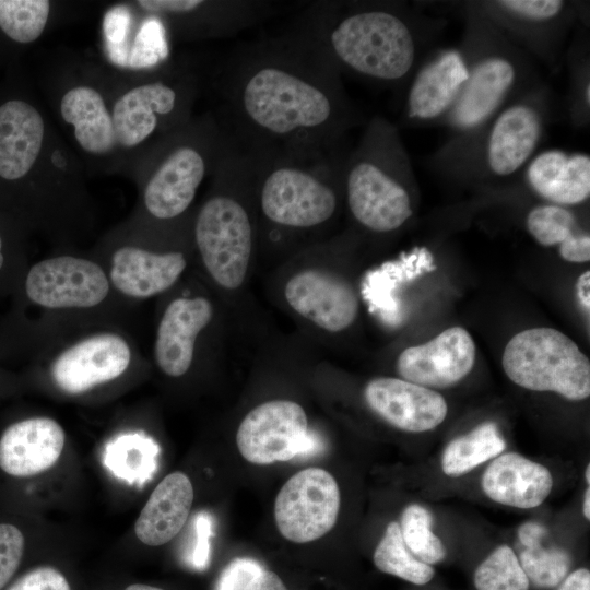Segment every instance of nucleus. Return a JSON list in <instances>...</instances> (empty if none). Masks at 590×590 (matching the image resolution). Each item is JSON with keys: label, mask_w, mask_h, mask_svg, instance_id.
I'll return each instance as SVG.
<instances>
[{"label": "nucleus", "mask_w": 590, "mask_h": 590, "mask_svg": "<svg viewBox=\"0 0 590 590\" xmlns=\"http://www.w3.org/2000/svg\"><path fill=\"white\" fill-rule=\"evenodd\" d=\"M333 64L310 39L253 48L232 71V111L257 153L316 155L344 114Z\"/></svg>", "instance_id": "nucleus-1"}, {"label": "nucleus", "mask_w": 590, "mask_h": 590, "mask_svg": "<svg viewBox=\"0 0 590 590\" xmlns=\"http://www.w3.org/2000/svg\"><path fill=\"white\" fill-rule=\"evenodd\" d=\"M310 40L332 64L379 82L401 80L415 60L409 25L385 9L346 13L321 27Z\"/></svg>", "instance_id": "nucleus-2"}, {"label": "nucleus", "mask_w": 590, "mask_h": 590, "mask_svg": "<svg viewBox=\"0 0 590 590\" xmlns=\"http://www.w3.org/2000/svg\"><path fill=\"white\" fill-rule=\"evenodd\" d=\"M319 155L270 154L258 157L263 172L260 185V206L272 223L291 228H309L332 217L338 198L334 189L321 176L327 167Z\"/></svg>", "instance_id": "nucleus-3"}, {"label": "nucleus", "mask_w": 590, "mask_h": 590, "mask_svg": "<svg viewBox=\"0 0 590 590\" xmlns=\"http://www.w3.org/2000/svg\"><path fill=\"white\" fill-rule=\"evenodd\" d=\"M503 368L516 385L556 392L573 401L590 396V362L578 345L553 328H531L514 335Z\"/></svg>", "instance_id": "nucleus-4"}, {"label": "nucleus", "mask_w": 590, "mask_h": 590, "mask_svg": "<svg viewBox=\"0 0 590 590\" xmlns=\"http://www.w3.org/2000/svg\"><path fill=\"white\" fill-rule=\"evenodd\" d=\"M194 236L202 261L214 281L227 290L246 276L252 247V226L244 204L233 196L217 194L201 208Z\"/></svg>", "instance_id": "nucleus-5"}, {"label": "nucleus", "mask_w": 590, "mask_h": 590, "mask_svg": "<svg viewBox=\"0 0 590 590\" xmlns=\"http://www.w3.org/2000/svg\"><path fill=\"white\" fill-rule=\"evenodd\" d=\"M237 448L248 462L259 465L322 451L321 439L308 430L304 409L290 400H273L252 409L236 434Z\"/></svg>", "instance_id": "nucleus-6"}, {"label": "nucleus", "mask_w": 590, "mask_h": 590, "mask_svg": "<svg viewBox=\"0 0 590 590\" xmlns=\"http://www.w3.org/2000/svg\"><path fill=\"white\" fill-rule=\"evenodd\" d=\"M345 190L354 219L369 231L392 232L412 215L411 197L393 167L369 148L346 167Z\"/></svg>", "instance_id": "nucleus-7"}, {"label": "nucleus", "mask_w": 590, "mask_h": 590, "mask_svg": "<svg viewBox=\"0 0 590 590\" xmlns=\"http://www.w3.org/2000/svg\"><path fill=\"white\" fill-rule=\"evenodd\" d=\"M340 510L335 479L320 468H307L290 477L274 503L280 533L294 543H308L327 534Z\"/></svg>", "instance_id": "nucleus-8"}, {"label": "nucleus", "mask_w": 590, "mask_h": 590, "mask_svg": "<svg viewBox=\"0 0 590 590\" xmlns=\"http://www.w3.org/2000/svg\"><path fill=\"white\" fill-rule=\"evenodd\" d=\"M108 291V279L98 264L70 256L39 261L25 280L27 297L46 308L93 307Z\"/></svg>", "instance_id": "nucleus-9"}, {"label": "nucleus", "mask_w": 590, "mask_h": 590, "mask_svg": "<svg viewBox=\"0 0 590 590\" xmlns=\"http://www.w3.org/2000/svg\"><path fill=\"white\" fill-rule=\"evenodd\" d=\"M475 344L461 327L444 330L433 340L410 346L397 359L402 379L426 387L446 388L462 380L473 368Z\"/></svg>", "instance_id": "nucleus-10"}, {"label": "nucleus", "mask_w": 590, "mask_h": 590, "mask_svg": "<svg viewBox=\"0 0 590 590\" xmlns=\"http://www.w3.org/2000/svg\"><path fill=\"white\" fill-rule=\"evenodd\" d=\"M287 304L317 327L339 332L349 328L358 312V298L343 278L320 269H308L286 283Z\"/></svg>", "instance_id": "nucleus-11"}, {"label": "nucleus", "mask_w": 590, "mask_h": 590, "mask_svg": "<svg viewBox=\"0 0 590 590\" xmlns=\"http://www.w3.org/2000/svg\"><path fill=\"white\" fill-rule=\"evenodd\" d=\"M130 359V347L120 335L99 333L63 351L51 366V376L59 389L79 394L118 378Z\"/></svg>", "instance_id": "nucleus-12"}, {"label": "nucleus", "mask_w": 590, "mask_h": 590, "mask_svg": "<svg viewBox=\"0 0 590 590\" xmlns=\"http://www.w3.org/2000/svg\"><path fill=\"white\" fill-rule=\"evenodd\" d=\"M364 397L377 415L405 432L434 429L444 422L448 412L440 393L402 378H375L366 385Z\"/></svg>", "instance_id": "nucleus-13"}, {"label": "nucleus", "mask_w": 590, "mask_h": 590, "mask_svg": "<svg viewBox=\"0 0 590 590\" xmlns=\"http://www.w3.org/2000/svg\"><path fill=\"white\" fill-rule=\"evenodd\" d=\"M64 432L48 417H32L11 424L0 437V469L15 477L49 470L64 447Z\"/></svg>", "instance_id": "nucleus-14"}, {"label": "nucleus", "mask_w": 590, "mask_h": 590, "mask_svg": "<svg viewBox=\"0 0 590 590\" xmlns=\"http://www.w3.org/2000/svg\"><path fill=\"white\" fill-rule=\"evenodd\" d=\"M213 307L204 297L177 298L164 311L160 321L154 355L161 370L180 377L191 366L194 342L211 321Z\"/></svg>", "instance_id": "nucleus-15"}, {"label": "nucleus", "mask_w": 590, "mask_h": 590, "mask_svg": "<svg viewBox=\"0 0 590 590\" xmlns=\"http://www.w3.org/2000/svg\"><path fill=\"white\" fill-rule=\"evenodd\" d=\"M205 173V158L197 149L182 145L174 150L146 185L148 211L161 220L180 215L193 201Z\"/></svg>", "instance_id": "nucleus-16"}, {"label": "nucleus", "mask_w": 590, "mask_h": 590, "mask_svg": "<svg viewBox=\"0 0 590 590\" xmlns=\"http://www.w3.org/2000/svg\"><path fill=\"white\" fill-rule=\"evenodd\" d=\"M538 111L528 104H515L495 119L486 144V164L491 172L506 177L518 172L531 158L541 138Z\"/></svg>", "instance_id": "nucleus-17"}, {"label": "nucleus", "mask_w": 590, "mask_h": 590, "mask_svg": "<svg viewBox=\"0 0 590 590\" xmlns=\"http://www.w3.org/2000/svg\"><path fill=\"white\" fill-rule=\"evenodd\" d=\"M516 75L515 64L503 56H487L475 63L451 107L455 126L471 129L486 120L507 96Z\"/></svg>", "instance_id": "nucleus-18"}, {"label": "nucleus", "mask_w": 590, "mask_h": 590, "mask_svg": "<svg viewBox=\"0 0 590 590\" xmlns=\"http://www.w3.org/2000/svg\"><path fill=\"white\" fill-rule=\"evenodd\" d=\"M552 487L547 468L516 452L497 456L482 476V488L488 498L521 509L541 505Z\"/></svg>", "instance_id": "nucleus-19"}, {"label": "nucleus", "mask_w": 590, "mask_h": 590, "mask_svg": "<svg viewBox=\"0 0 590 590\" xmlns=\"http://www.w3.org/2000/svg\"><path fill=\"white\" fill-rule=\"evenodd\" d=\"M527 180L532 190L551 204L582 203L590 196V157L559 150L544 151L529 163Z\"/></svg>", "instance_id": "nucleus-20"}, {"label": "nucleus", "mask_w": 590, "mask_h": 590, "mask_svg": "<svg viewBox=\"0 0 590 590\" xmlns=\"http://www.w3.org/2000/svg\"><path fill=\"white\" fill-rule=\"evenodd\" d=\"M187 266L181 252L154 253L121 247L113 255L110 280L122 294L148 298L169 288Z\"/></svg>", "instance_id": "nucleus-21"}, {"label": "nucleus", "mask_w": 590, "mask_h": 590, "mask_svg": "<svg viewBox=\"0 0 590 590\" xmlns=\"http://www.w3.org/2000/svg\"><path fill=\"white\" fill-rule=\"evenodd\" d=\"M193 502V487L182 472L166 475L154 488L135 524L137 538L150 546L172 541L185 526Z\"/></svg>", "instance_id": "nucleus-22"}, {"label": "nucleus", "mask_w": 590, "mask_h": 590, "mask_svg": "<svg viewBox=\"0 0 590 590\" xmlns=\"http://www.w3.org/2000/svg\"><path fill=\"white\" fill-rule=\"evenodd\" d=\"M44 120L38 110L20 99L0 106V177H24L39 155Z\"/></svg>", "instance_id": "nucleus-23"}, {"label": "nucleus", "mask_w": 590, "mask_h": 590, "mask_svg": "<svg viewBox=\"0 0 590 590\" xmlns=\"http://www.w3.org/2000/svg\"><path fill=\"white\" fill-rule=\"evenodd\" d=\"M469 68L457 51H445L422 68L415 76L406 99L411 118H437L456 102L468 80Z\"/></svg>", "instance_id": "nucleus-24"}, {"label": "nucleus", "mask_w": 590, "mask_h": 590, "mask_svg": "<svg viewBox=\"0 0 590 590\" xmlns=\"http://www.w3.org/2000/svg\"><path fill=\"white\" fill-rule=\"evenodd\" d=\"M176 102L177 92L162 82L143 84L123 94L111 116L117 143L127 148L140 144L155 130L157 116L170 114Z\"/></svg>", "instance_id": "nucleus-25"}, {"label": "nucleus", "mask_w": 590, "mask_h": 590, "mask_svg": "<svg viewBox=\"0 0 590 590\" xmlns=\"http://www.w3.org/2000/svg\"><path fill=\"white\" fill-rule=\"evenodd\" d=\"M63 120L74 127V135L83 150L104 154L117 144L111 116L101 94L88 86L68 91L60 104Z\"/></svg>", "instance_id": "nucleus-26"}, {"label": "nucleus", "mask_w": 590, "mask_h": 590, "mask_svg": "<svg viewBox=\"0 0 590 590\" xmlns=\"http://www.w3.org/2000/svg\"><path fill=\"white\" fill-rule=\"evenodd\" d=\"M526 225L540 245L557 246L564 260L573 263L590 260V236L567 208L551 203L538 205L528 213Z\"/></svg>", "instance_id": "nucleus-27"}, {"label": "nucleus", "mask_w": 590, "mask_h": 590, "mask_svg": "<svg viewBox=\"0 0 590 590\" xmlns=\"http://www.w3.org/2000/svg\"><path fill=\"white\" fill-rule=\"evenodd\" d=\"M160 452L157 442L151 437L125 434L107 444L104 464L116 477L142 486L156 472Z\"/></svg>", "instance_id": "nucleus-28"}, {"label": "nucleus", "mask_w": 590, "mask_h": 590, "mask_svg": "<svg viewBox=\"0 0 590 590\" xmlns=\"http://www.w3.org/2000/svg\"><path fill=\"white\" fill-rule=\"evenodd\" d=\"M505 448L506 442L497 425L492 422L483 423L448 444L441 458L442 471L451 477L461 476L497 457Z\"/></svg>", "instance_id": "nucleus-29"}, {"label": "nucleus", "mask_w": 590, "mask_h": 590, "mask_svg": "<svg viewBox=\"0 0 590 590\" xmlns=\"http://www.w3.org/2000/svg\"><path fill=\"white\" fill-rule=\"evenodd\" d=\"M374 564L382 573L393 575L414 585L429 582L435 570L417 559L405 546L398 522H390L374 552Z\"/></svg>", "instance_id": "nucleus-30"}, {"label": "nucleus", "mask_w": 590, "mask_h": 590, "mask_svg": "<svg viewBox=\"0 0 590 590\" xmlns=\"http://www.w3.org/2000/svg\"><path fill=\"white\" fill-rule=\"evenodd\" d=\"M49 10L46 0H0V28L17 43L34 42L46 26Z\"/></svg>", "instance_id": "nucleus-31"}, {"label": "nucleus", "mask_w": 590, "mask_h": 590, "mask_svg": "<svg viewBox=\"0 0 590 590\" xmlns=\"http://www.w3.org/2000/svg\"><path fill=\"white\" fill-rule=\"evenodd\" d=\"M401 536L408 550L420 560L432 565L445 559L447 552L432 531V515L421 505H409L399 523Z\"/></svg>", "instance_id": "nucleus-32"}, {"label": "nucleus", "mask_w": 590, "mask_h": 590, "mask_svg": "<svg viewBox=\"0 0 590 590\" xmlns=\"http://www.w3.org/2000/svg\"><path fill=\"white\" fill-rule=\"evenodd\" d=\"M474 586L477 590H529L530 582L515 552L502 545L479 565Z\"/></svg>", "instance_id": "nucleus-33"}, {"label": "nucleus", "mask_w": 590, "mask_h": 590, "mask_svg": "<svg viewBox=\"0 0 590 590\" xmlns=\"http://www.w3.org/2000/svg\"><path fill=\"white\" fill-rule=\"evenodd\" d=\"M529 582L536 588H553L564 580L570 567L569 555L535 542L523 546L518 558Z\"/></svg>", "instance_id": "nucleus-34"}, {"label": "nucleus", "mask_w": 590, "mask_h": 590, "mask_svg": "<svg viewBox=\"0 0 590 590\" xmlns=\"http://www.w3.org/2000/svg\"><path fill=\"white\" fill-rule=\"evenodd\" d=\"M168 45L166 31L156 16H150L141 24L130 48L128 67L133 69L150 68L166 59Z\"/></svg>", "instance_id": "nucleus-35"}, {"label": "nucleus", "mask_w": 590, "mask_h": 590, "mask_svg": "<svg viewBox=\"0 0 590 590\" xmlns=\"http://www.w3.org/2000/svg\"><path fill=\"white\" fill-rule=\"evenodd\" d=\"M131 26V12L126 5L108 10L103 20V34L109 60L120 67H128L130 48L128 35Z\"/></svg>", "instance_id": "nucleus-36"}, {"label": "nucleus", "mask_w": 590, "mask_h": 590, "mask_svg": "<svg viewBox=\"0 0 590 590\" xmlns=\"http://www.w3.org/2000/svg\"><path fill=\"white\" fill-rule=\"evenodd\" d=\"M23 532L12 523H0V590L16 573L24 554Z\"/></svg>", "instance_id": "nucleus-37"}, {"label": "nucleus", "mask_w": 590, "mask_h": 590, "mask_svg": "<svg viewBox=\"0 0 590 590\" xmlns=\"http://www.w3.org/2000/svg\"><path fill=\"white\" fill-rule=\"evenodd\" d=\"M497 5L520 19L540 22L559 15L564 2L559 0H505L497 2Z\"/></svg>", "instance_id": "nucleus-38"}, {"label": "nucleus", "mask_w": 590, "mask_h": 590, "mask_svg": "<svg viewBox=\"0 0 590 590\" xmlns=\"http://www.w3.org/2000/svg\"><path fill=\"white\" fill-rule=\"evenodd\" d=\"M7 590H71L67 578L50 566L36 567L17 578Z\"/></svg>", "instance_id": "nucleus-39"}, {"label": "nucleus", "mask_w": 590, "mask_h": 590, "mask_svg": "<svg viewBox=\"0 0 590 590\" xmlns=\"http://www.w3.org/2000/svg\"><path fill=\"white\" fill-rule=\"evenodd\" d=\"M263 566L251 558L233 559L222 571L215 590H245Z\"/></svg>", "instance_id": "nucleus-40"}, {"label": "nucleus", "mask_w": 590, "mask_h": 590, "mask_svg": "<svg viewBox=\"0 0 590 590\" xmlns=\"http://www.w3.org/2000/svg\"><path fill=\"white\" fill-rule=\"evenodd\" d=\"M212 527L213 520L209 512L201 511L196 516V544L191 555V564L197 569H204L209 564Z\"/></svg>", "instance_id": "nucleus-41"}, {"label": "nucleus", "mask_w": 590, "mask_h": 590, "mask_svg": "<svg viewBox=\"0 0 590 590\" xmlns=\"http://www.w3.org/2000/svg\"><path fill=\"white\" fill-rule=\"evenodd\" d=\"M201 0H140L138 4L150 13H186L196 9Z\"/></svg>", "instance_id": "nucleus-42"}, {"label": "nucleus", "mask_w": 590, "mask_h": 590, "mask_svg": "<svg viewBox=\"0 0 590 590\" xmlns=\"http://www.w3.org/2000/svg\"><path fill=\"white\" fill-rule=\"evenodd\" d=\"M245 590H287L281 578L273 571L263 569Z\"/></svg>", "instance_id": "nucleus-43"}, {"label": "nucleus", "mask_w": 590, "mask_h": 590, "mask_svg": "<svg viewBox=\"0 0 590 590\" xmlns=\"http://www.w3.org/2000/svg\"><path fill=\"white\" fill-rule=\"evenodd\" d=\"M558 590H590V571L579 568L564 578Z\"/></svg>", "instance_id": "nucleus-44"}, {"label": "nucleus", "mask_w": 590, "mask_h": 590, "mask_svg": "<svg viewBox=\"0 0 590 590\" xmlns=\"http://www.w3.org/2000/svg\"><path fill=\"white\" fill-rule=\"evenodd\" d=\"M546 535V530L543 526L535 522H527L518 529V536L522 546L540 542Z\"/></svg>", "instance_id": "nucleus-45"}, {"label": "nucleus", "mask_w": 590, "mask_h": 590, "mask_svg": "<svg viewBox=\"0 0 590 590\" xmlns=\"http://www.w3.org/2000/svg\"><path fill=\"white\" fill-rule=\"evenodd\" d=\"M589 288H590V271L583 272L577 283H576V292L579 303L581 304L582 308L589 312L590 310V295H589Z\"/></svg>", "instance_id": "nucleus-46"}, {"label": "nucleus", "mask_w": 590, "mask_h": 590, "mask_svg": "<svg viewBox=\"0 0 590 590\" xmlns=\"http://www.w3.org/2000/svg\"><path fill=\"white\" fill-rule=\"evenodd\" d=\"M583 516L587 520L590 519V488L588 487L585 493V499H583Z\"/></svg>", "instance_id": "nucleus-47"}, {"label": "nucleus", "mask_w": 590, "mask_h": 590, "mask_svg": "<svg viewBox=\"0 0 590 590\" xmlns=\"http://www.w3.org/2000/svg\"><path fill=\"white\" fill-rule=\"evenodd\" d=\"M125 590H163V589L149 586V585H143V583H133V585L128 586Z\"/></svg>", "instance_id": "nucleus-48"}, {"label": "nucleus", "mask_w": 590, "mask_h": 590, "mask_svg": "<svg viewBox=\"0 0 590 590\" xmlns=\"http://www.w3.org/2000/svg\"><path fill=\"white\" fill-rule=\"evenodd\" d=\"M3 261H4V258H3V253H2V238L0 236V270L3 266Z\"/></svg>", "instance_id": "nucleus-49"}, {"label": "nucleus", "mask_w": 590, "mask_h": 590, "mask_svg": "<svg viewBox=\"0 0 590 590\" xmlns=\"http://www.w3.org/2000/svg\"><path fill=\"white\" fill-rule=\"evenodd\" d=\"M585 477H586L587 483L589 484L590 483V464L589 463L587 464V468L585 471Z\"/></svg>", "instance_id": "nucleus-50"}]
</instances>
